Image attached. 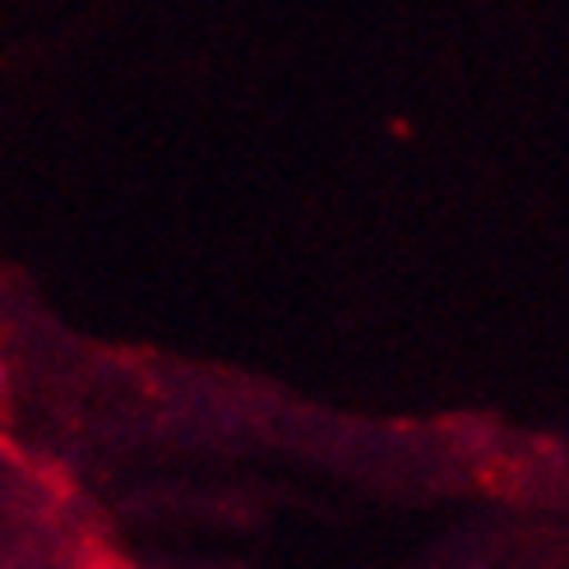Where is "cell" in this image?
<instances>
[{
    "label": "cell",
    "mask_w": 569,
    "mask_h": 569,
    "mask_svg": "<svg viewBox=\"0 0 569 569\" xmlns=\"http://www.w3.org/2000/svg\"><path fill=\"white\" fill-rule=\"evenodd\" d=\"M74 569H130L126 560H111V556H93V560H79Z\"/></svg>",
    "instance_id": "cell-1"
}]
</instances>
